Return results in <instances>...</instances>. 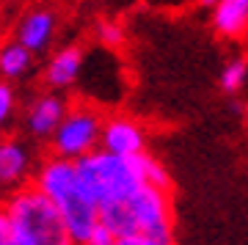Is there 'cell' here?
Here are the masks:
<instances>
[{
	"instance_id": "cell-1",
	"label": "cell",
	"mask_w": 248,
	"mask_h": 245,
	"mask_svg": "<svg viewBox=\"0 0 248 245\" xmlns=\"http://www.w3.org/2000/svg\"><path fill=\"white\" fill-rule=\"evenodd\" d=\"M33 187L42 196H47L55 210L61 212V218L66 220V229H69V234L75 237L78 245H89L99 237H105L99 207L91 201V196L80 182L78 163L53 157V154L45 152L42 163L36 168Z\"/></svg>"
},
{
	"instance_id": "cell-2",
	"label": "cell",
	"mask_w": 248,
	"mask_h": 245,
	"mask_svg": "<svg viewBox=\"0 0 248 245\" xmlns=\"http://www.w3.org/2000/svg\"><path fill=\"white\" fill-rule=\"evenodd\" d=\"M149 157L152 152L141 157H119L105 149H97L94 154L78 160L80 182L99 212L130 201L141 187L149 184Z\"/></svg>"
},
{
	"instance_id": "cell-3",
	"label": "cell",
	"mask_w": 248,
	"mask_h": 245,
	"mask_svg": "<svg viewBox=\"0 0 248 245\" xmlns=\"http://www.w3.org/2000/svg\"><path fill=\"white\" fill-rule=\"evenodd\" d=\"M102 231L110 240L124 237H152L163 243H174V199L163 187H141L130 201L108 207L99 212Z\"/></svg>"
},
{
	"instance_id": "cell-4",
	"label": "cell",
	"mask_w": 248,
	"mask_h": 245,
	"mask_svg": "<svg viewBox=\"0 0 248 245\" xmlns=\"http://www.w3.org/2000/svg\"><path fill=\"white\" fill-rule=\"evenodd\" d=\"M3 207L11 223L14 245H78L61 212L33 184L3 199Z\"/></svg>"
},
{
	"instance_id": "cell-5",
	"label": "cell",
	"mask_w": 248,
	"mask_h": 245,
	"mask_svg": "<svg viewBox=\"0 0 248 245\" xmlns=\"http://www.w3.org/2000/svg\"><path fill=\"white\" fill-rule=\"evenodd\" d=\"M105 119H108V110H102L97 102H91L86 96L72 99L61 127H58V132L53 135L50 146H47V154L72 160V163L94 154L97 149H102Z\"/></svg>"
},
{
	"instance_id": "cell-6",
	"label": "cell",
	"mask_w": 248,
	"mask_h": 245,
	"mask_svg": "<svg viewBox=\"0 0 248 245\" xmlns=\"http://www.w3.org/2000/svg\"><path fill=\"white\" fill-rule=\"evenodd\" d=\"M69 96L66 94H55L47 88H39L22 102L19 110V135H25L31 143L36 146H50L53 135L58 132L63 116L69 110Z\"/></svg>"
},
{
	"instance_id": "cell-7",
	"label": "cell",
	"mask_w": 248,
	"mask_h": 245,
	"mask_svg": "<svg viewBox=\"0 0 248 245\" xmlns=\"http://www.w3.org/2000/svg\"><path fill=\"white\" fill-rule=\"evenodd\" d=\"M39 163H42L39 146L31 143L25 135L19 132L0 135V201L33 184Z\"/></svg>"
},
{
	"instance_id": "cell-8",
	"label": "cell",
	"mask_w": 248,
	"mask_h": 245,
	"mask_svg": "<svg viewBox=\"0 0 248 245\" xmlns=\"http://www.w3.org/2000/svg\"><path fill=\"white\" fill-rule=\"evenodd\" d=\"M58 31H61L58 11L50 9V6H33V9H25L17 17V22L11 28V39L19 42L36 58H42V55L47 58L55 50Z\"/></svg>"
},
{
	"instance_id": "cell-9",
	"label": "cell",
	"mask_w": 248,
	"mask_h": 245,
	"mask_svg": "<svg viewBox=\"0 0 248 245\" xmlns=\"http://www.w3.org/2000/svg\"><path fill=\"white\" fill-rule=\"evenodd\" d=\"M86 58H89L86 44H80V42L58 44L53 53L45 58L42 69H39V83H42V88L55 91V94L72 91L80 83V77H83Z\"/></svg>"
},
{
	"instance_id": "cell-10",
	"label": "cell",
	"mask_w": 248,
	"mask_h": 245,
	"mask_svg": "<svg viewBox=\"0 0 248 245\" xmlns=\"http://www.w3.org/2000/svg\"><path fill=\"white\" fill-rule=\"evenodd\" d=\"M102 149L119 157H141L149 152V132L130 113H108L102 127Z\"/></svg>"
},
{
	"instance_id": "cell-11",
	"label": "cell",
	"mask_w": 248,
	"mask_h": 245,
	"mask_svg": "<svg viewBox=\"0 0 248 245\" xmlns=\"http://www.w3.org/2000/svg\"><path fill=\"white\" fill-rule=\"evenodd\" d=\"M36 58L33 53H28L25 47L14 39H3L0 42V80L19 86L36 75Z\"/></svg>"
},
{
	"instance_id": "cell-12",
	"label": "cell",
	"mask_w": 248,
	"mask_h": 245,
	"mask_svg": "<svg viewBox=\"0 0 248 245\" xmlns=\"http://www.w3.org/2000/svg\"><path fill=\"white\" fill-rule=\"evenodd\" d=\"M210 25L221 39H243L248 33V0H218L210 11Z\"/></svg>"
},
{
	"instance_id": "cell-13",
	"label": "cell",
	"mask_w": 248,
	"mask_h": 245,
	"mask_svg": "<svg viewBox=\"0 0 248 245\" xmlns=\"http://www.w3.org/2000/svg\"><path fill=\"white\" fill-rule=\"evenodd\" d=\"M91 33H94V42L108 53H119L127 44V25L119 17H99L91 28Z\"/></svg>"
},
{
	"instance_id": "cell-14",
	"label": "cell",
	"mask_w": 248,
	"mask_h": 245,
	"mask_svg": "<svg viewBox=\"0 0 248 245\" xmlns=\"http://www.w3.org/2000/svg\"><path fill=\"white\" fill-rule=\"evenodd\" d=\"M218 86L229 96H237L248 86V58L246 55H234V58H229L223 63L221 75H218Z\"/></svg>"
},
{
	"instance_id": "cell-15",
	"label": "cell",
	"mask_w": 248,
	"mask_h": 245,
	"mask_svg": "<svg viewBox=\"0 0 248 245\" xmlns=\"http://www.w3.org/2000/svg\"><path fill=\"white\" fill-rule=\"evenodd\" d=\"M19 110H22V102H19L17 86L0 80V135H9L11 127L19 124Z\"/></svg>"
},
{
	"instance_id": "cell-16",
	"label": "cell",
	"mask_w": 248,
	"mask_h": 245,
	"mask_svg": "<svg viewBox=\"0 0 248 245\" xmlns=\"http://www.w3.org/2000/svg\"><path fill=\"white\" fill-rule=\"evenodd\" d=\"M0 245H14V237H11V223H9V215H6L3 201H0Z\"/></svg>"
},
{
	"instance_id": "cell-17",
	"label": "cell",
	"mask_w": 248,
	"mask_h": 245,
	"mask_svg": "<svg viewBox=\"0 0 248 245\" xmlns=\"http://www.w3.org/2000/svg\"><path fill=\"white\" fill-rule=\"evenodd\" d=\"M116 245H174V243H163V240H152V237H124V240H116Z\"/></svg>"
},
{
	"instance_id": "cell-18",
	"label": "cell",
	"mask_w": 248,
	"mask_h": 245,
	"mask_svg": "<svg viewBox=\"0 0 248 245\" xmlns=\"http://www.w3.org/2000/svg\"><path fill=\"white\" fill-rule=\"evenodd\" d=\"M89 245H116V243L108 240V237H99V240H94V243H89Z\"/></svg>"
}]
</instances>
